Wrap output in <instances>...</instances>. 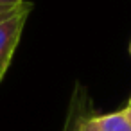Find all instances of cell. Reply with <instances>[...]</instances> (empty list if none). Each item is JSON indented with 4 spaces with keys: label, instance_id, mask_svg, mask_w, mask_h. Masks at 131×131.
<instances>
[{
    "label": "cell",
    "instance_id": "cell-1",
    "mask_svg": "<svg viewBox=\"0 0 131 131\" xmlns=\"http://www.w3.org/2000/svg\"><path fill=\"white\" fill-rule=\"evenodd\" d=\"M31 9H32V4L25 0L22 6L15 7L4 16H0V83H2L13 61L15 50L20 43V36L31 15Z\"/></svg>",
    "mask_w": 131,
    "mask_h": 131
},
{
    "label": "cell",
    "instance_id": "cell-2",
    "mask_svg": "<svg viewBox=\"0 0 131 131\" xmlns=\"http://www.w3.org/2000/svg\"><path fill=\"white\" fill-rule=\"evenodd\" d=\"M79 131H131V122L122 110L106 115H93L90 111L83 117Z\"/></svg>",
    "mask_w": 131,
    "mask_h": 131
},
{
    "label": "cell",
    "instance_id": "cell-3",
    "mask_svg": "<svg viewBox=\"0 0 131 131\" xmlns=\"http://www.w3.org/2000/svg\"><path fill=\"white\" fill-rule=\"evenodd\" d=\"M90 111H92V102H90V97H88L86 90L81 84H75L72 99H70L68 113H67V118H65L63 131H79V124H81L83 117L88 115Z\"/></svg>",
    "mask_w": 131,
    "mask_h": 131
},
{
    "label": "cell",
    "instance_id": "cell-4",
    "mask_svg": "<svg viewBox=\"0 0 131 131\" xmlns=\"http://www.w3.org/2000/svg\"><path fill=\"white\" fill-rule=\"evenodd\" d=\"M25 0H0V9H15L22 6Z\"/></svg>",
    "mask_w": 131,
    "mask_h": 131
},
{
    "label": "cell",
    "instance_id": "cell-5",
    "mask_svg": "<svg viewBox=\"0 0 131 131\" xmlns=\"http://www.w3.org/2000/svg\"><path fill=\"white\" fill-rule=\"evenodd\" d=\"M122 111L126 113V117H127V118H129V122H131V97H129V101H127L126 108H122Z\"/></svg>",
    "mask_w": 131,
    "mask_h": 131
},
{
    "label": "cell",
    "instance_id": "cell-6",
    "mask_svg": "<svg viewBox=\"0 0 131 131\" xmlns=\"http://www.w3.org/2000/svg\"><path fill=\"white\" fill-rule=\"evenodd\" d=\"M9 11H13V9H0V16H4V15H7Z\"/></svg>",
    "mask_w": 131,
    "mask_h": 131
},
{
    "label": "cell",
    "instance_id": "cell-7",
    "mask_svg": "<svg viewBox=\"0 0 131 131\" xmlns=\"http://www.w3.org/2000/svg\"><path fill=\"white\" fill-rule=\"evenodd\" d=\"M129 54H131V45H129Z\"/></svg>",
    "mask_w": 131,
    "mask_h": 131
}]
</instances>
